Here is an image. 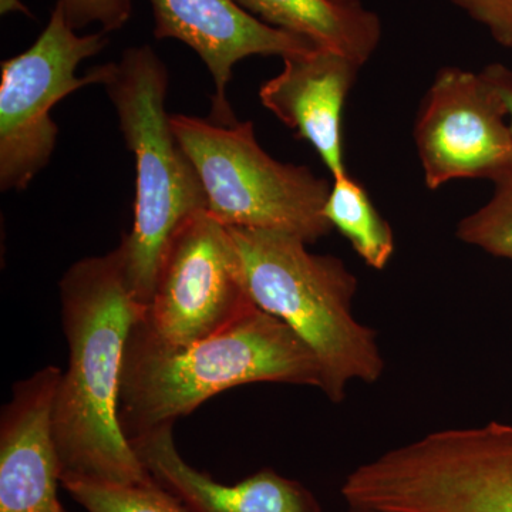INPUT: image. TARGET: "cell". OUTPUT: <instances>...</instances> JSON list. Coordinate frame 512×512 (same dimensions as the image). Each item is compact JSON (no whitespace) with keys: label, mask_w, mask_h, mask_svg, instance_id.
I'll list each match as a JSON object with an SVG mask.
<instances>
[{"label":"cell","mask_w":512,"mask_h":512,"mask_svg":"<svg viewBox=\"0 0 512 512\" xmlns=\"http://www.w3.org/2000/svg\"><path fill=\"white\" fill-rule=\"evenodd\" d=\"M57 5L74 30L99 23L103 32H116L133 15V0H57Z\"/></svg>","instance_id":"18"},{"label":"cell","mask_w":512,"mask_h":512,"mask_svg":"<svg viewBox=\"0 0 512 512\" xmlns=\"http://www.w3.org/2000/svg\"><path fill=\"white\" fill-rule=\"evenodd\" d=\"M272 28L312 40L365 66L382 40V20L360 0H234Z\"/></svg>","instance_id":"14"},{"label":"cell","mask_w":512,"mask_h":512,"mask_svg":"<svg viewBox=\"0 0 512 512\" xmlns=\"http://www.w3.org/2000/svg\"><path fill=\"white\" fill-rule=\"evenodd\" d=\"M207 198V212L225 227L268 229L308 245L328 237L325 204L332 183L303 165L275 160L261 147L254 124H222L171 114Z\"/></svg>","instance_id":"5"},{"label":"cell","mask_w":512,"mask_h":512,"mask_svg":"<svg viewBox=\"0 0 512 512\" xmlns=\"http://www.w3.org/2000/svg\"><path fill=\"white\" fill-rule=\"evenodd\" d=\"M174 424L131 437L150 476L188 512H320L315 495L301 483L264 468L241 483L225 485L195 470L178 453Z\"/></svg>","instance_id":"13"},{"label":"cell","mask_w":512,"mask_h":512,"mask_svg":"<svg viewBox=\"0 0 512 512\" xmlns=\"http://www.w3.org/2000/svg\"><path fill=\"white\" fill-rule=\"evenodd\" d=\"M282 60V72L259 89L262 106L318 151L332 178L348 174L343 157V107L362 66L322 47Z\"/></svg>","instance_id":"12"},{"label":"cell","mask_w":512,"mask_h":512,"mask_svg":"<svg viewBox=\"0 0 512 512\" xmlns=\"http://www.w3.org/2000/svg\"><path fill=\"white\" fill-rule=\"evenodd\" d=\"M493 184V197L458 222L456 235L464 244L512 261V165Z\"/></svg>","instance_id":"17"},{"label":"cell","mask_w":512,"mask_h":512,"mask_svg":"<svg viewBox=\"0 0 512 512\" xmlns=\"http://www.w3.org/2000/svg\"><path fill=\"white\" fill-rule=\"evenodd\" d=\"M19 12L26 16H32L30 10L23 5L22 0H0V13L8 15V13Z\"/></svg>","instance_id":"21"},{"label":"cell","mask_w":512,"mask_h":512,"mask_svg":"<svg viewBox=\"0 0 512 512\" xmlns=\"http://www.w3.org/2000/svg\"><path fill=\"white\" fill-rule=\"evenodd\" d=\"M229 229L207 211L175 235L141 323L168 345H188L254 308Z\"/></svg>","instance_id":"8"},{"label":"cell","mask_w":512,"mask_h":512,"mask_svg":"<svg viewBox=\"0 0 512 512\" xmlns=\"http://www.w3.org/2000/svg\"><path fill=\"white\" fill-rule=\"evenodd\" d=\"M375 512H512V424L433 431L373 461Z\"/></svg>","instance_id":"6"},{"label":"cell","mask_w":512,"mask_h":512,"mask_svg":"<svg viewBox=\"0 0 512 512\" xmlns=\"http://www.w3.org/2000/svg\"><path fill=\"white\" fill-rule=\"evenodd\" d=\"M60 484L87 512H188L154 480L128 485L86 480H63Z\"/></svg>","instance_id":"16"},{"label":"cell","mask_w":512,"mask_h":512,"mask_svg":"<svg viewBox=\"0 0 512 512\" xmlns=\"http://www.w3.org/2000/svg\"><path fill=\"white\" fill-rule=\"evenodd\" d=\"M109 33L77 35L55 6L42 35L26 52L2 62L0 188L25 191L49 164L57 141L52 109L84 86L100 84L96 67L76 76L84 60L109 45Z\"/></svg>","instance_id":"7"},{"label":"cell","mask_w":512,"mask_h":512,"mask_svg":"<svg viewBox=\"0 0 512 512\" xmlns=\"http://www.w3.org/2000/svg\"><path fill=\"white\" fill-rule=\"evenodd\" d=\"M323 212L369 268L386 269L396 249L393 229L359 181L349 173L333 178Z\"/></svg>","instance_id":"15"},{"label":"cell","mask_w":512,"mask_h":512,"mask_svg":"<svg viewBox=\"0 0 512 512\" xmlns=\"http://www.w3.org/2000/svg\"><path fill=\"white\" fill-rule=\"evenodd\" d=\"M490 32L498 45L512 49V0H450Z\"/></svg>","instance_id":"19"},{"label":"cell","mask_w":512,"mask_h":512,"mask_svg":"<svg viewBox=\"0 0 512 512\" xmlns=\"http://www.w3.org/2000/svg\"><path fill=\"white\" fill-rule=\"evenodd\" d=\"M96 69L136 157L133 227L117 249L131 295L147 308L171 242L185 222L207 211V198L165 109L170 76L157 53L128 47L119 62Z\"/></svg>","instance_id":"3"},{"label":"cell","mask_w":512,"mask_h":512,"mask_svg":"<svg viewBox=\"0 0 512 512\" xmlns=\"http://www.w3.org/2000/svg\"><path fill=\"white\" fill-rule=\"evenodd\" d=\"M488 69L493 74L495 83H497L498 89L503 94L505 104H507L508 120H510L512 130V72L500 63L490 64Z\"/></svg>","instance_id":"20"},{"label":"cell","mask_w":512,"mask_h":512,"mask_svg":"<svg viewBox=\"0 0 512 512\" xmlns=\"http://www.w3.org/2000/svg\"><path fill=\"white\" fill-rule=\"evenodd\" d=\"M349 512H373V511H366V510H357V508H349Z\"/></svg>","instance_id":"22"},{"label":"cell","mask_w":512,"mask_h":512,"mask_svg":"<svg viewBox=\"0 0 512 512\" xmlns=\"http://www.w3.org/2000/svg\"><path fill=\"white\" fill-rule=\"evenodd\" d=\"M141 318V316H140ZM138 318L124 350L120 424L127 439L174 424L215 394L248 383L322 387L311 349L261 309L188 345H168Z\"/></svg>","instance_id":"2"},{"label":"cell","mask_w":512,"mask_h":512,"mask_svg":"<svg viewBox=\"0 0 512 512\" xmlns=\"http://www.w3.org/2000/svg\"><path fill=\"white\" fill-rule=\"evenodd\" d=\"M251 301L308 345L322 372V393L345 400L350 383L382 379L386 362L375 330L353 315L356 276L342 259L309 251L301 238L268 229L227 227Z\"/></svg>","instance_id":"4"},{"label":"cell","mask_w":512,"mask_h":512,"mask_svg":"<svg viewBox=\"0 0 512 512\" xmlns=\"http://www.w3.org/2000/svg\"><path fill=\"white\" fill-rule=\"evenodd\" d=\"M69 366L53 407L63 480L153 481L120 424L124 350L144 309L131 295L119 249L74 262L60 281Z\"/></svg>","instance_id":"1"},{"label":"cell","mask_w":512,"mask_h":512,"mask_svg":"<svg viewBox=\"0 0 512 512\" xmlns=\"http://www.w3.org/2000/svg\"><path fill=\"white\" fill-rule=\"evenodd\" d=\"M63 372L46 366L13 386L0 417V512H70L62 483L53 407Z\"/></svg>","instance_id":"11"},{"label":"cell","mask_w":512,"mask_h":512,"mask_svg":"<svg viewBox=\"0 0 512 512\" xmlns=\"http://www.w3.org/2000/svg\"><path fill=\"white\" fill-rule=\"evenodd\" d=\"M154 36L175 39L191 47L215 84L212 123H237L227 100L235 64L251 56L282 59L312 52L318 46L306 37L266 25L234 0H150Z\"/></svg>","instance_id":"10"},{"label":"cell","mask_w":512,"mask_h":512,"mask_svg":"<svg viewBox=\"0 0 512 512\" xmlns=\"http://www.w3.org/2000/svg\"><path fill=\"white\" fill-rule=\"evenodd\" d=\"M429 190L454 180L491 183L512 165V130L490 69L443 67L424 94L413 130Z\"/></svg>","instance_id":"9"}]
</instances>
